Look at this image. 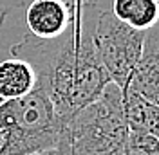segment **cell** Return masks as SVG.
Returning <instances> with one entry per match:
<instances>
[{"label":"cell","mask_w":159,"mask_h":155,"mask_svg":"<svg viewBox=\"0 0 159 155\" xmlns=\"http://www.w3.org/2000/svg\"><path fill=\"white\" fill-rule=\"evenodd\" d=\"M76 9H98L103 0H67Z\"/></svg>","instance_id":"cell-10"},{"label":"cell","mask_w":159,"mask_h":155,"mask_svg":"<svg viewBox=\"0 0 159 155\" xmlns=\"http://www.w3.org/2000/svg\"><path fill=\"white\" fill-rule=\"evenodd\" d=\"M67 126L54 114L47 94L36 87L31 94L0 101V155H33L60 150Z\"/></svg>","instance_id":"cell-2"},{"label":"cell","mask_w":159,"mask_h":155,"mask_svg":"<svg viewBox=\"0 0 159 155\" xmlns=\"http://www.w3.org/2000/svg\"><path fill=\"white\" fill-rule=\"evenodd\" d=\"M60 152L63 155L129 153V125L118 85L110 81L96 101L70 119Z\"/></svg>","instance_id":"cell-3"},{"label":"cell","mask_w":159,"mask_h":155,"mask_svg":"<svg viewBox=\"0 0 159 155\" xmlns=\"http://www.w3.org/2000/svg\"><path fill=\"white\" fill-rule=\"evenodd\" d=\"M98 9H80L78 18L63 36L38 40L25 34L11 45V56L29 61L38 87L47 94L61 125H69L80 110L96 101L110 78L94 47V24Z\"/></svg>","instance_id":"cell-1"},{"label":"cell","mask_w":159,"mask_h":155,"mask_svg":"<svg viewBox=\"0 0 159 155\" xmlns=\"http://www.w3.org/2000/svg\"><path fill=\"white\" fill-rule=\"evenodd\" d=\"M36 87L38 76L29 61L16 56L0 61V101L20 99Z\"/></svg>","instance_id":"cell-7"},{"label":"cell","mask_w":159,"mask_h":155,"mask_svg":"<svg viewBox=\"0 0 159 155\" xmlns=\"http://www.w3.org/2000/svg\"><path fill=\"white\" fill-rule=\"evenodd\" d=\"M99 7H107L119 22L136 31L147 33L159 25V0H105Z\"/></svg>","instance_id":"cell-8"},{"label":"cell","mask_w":159,"mask_h":155,"mask_svg":"<svg viewBox=\"0 0 159 155\" xmlns=\"http://www.w3.org/2000/svg\"><path fill=\"white\" fill-rule=\"evenodd\" d=\"M78 13L80 9L67 0H29L24 13L27 34L38 40H56L72 27Z\"/></svg>","instance_id":"cell-5"},{"label":"cell","mask_w":159,"mask_h":155,"mask_svg":"<svg viewBox=\"0 0 159 155\" xmlns=\"http://www.w3.org/2000/svg\"><path fill=\"white\" fill-rule=\"evenodd\" d=\"M24 2L25 0H0V27L4 25L6 18L9 16L13 11L16 7H20V6H24Z\"/></svg>","instance_id":"cell-9"},{"label":"cell","mask_w":159,"mask_h":155,"mask_svg":"<svg viewBox=\"0 0 159 155\" xmlns=\"http://www.w3.org/2000/svg\"><path fill=\"white\" fill-rule=\"evenodd\" d=\"M92 40L110 81L118 85L121 92H127L143 52L145 33L125 25L107 7H99Z\"/></svg>","instance_id":"cell-4"},{"label":"cell","mask_w":159,"mask_h":155,"mask_svg":"<svg viewBox=\"0 0 159 155\" xmlns=\"http://www.w3.org/2000/svg\"><path fill=\"white\" fill-rule=\"evenodd\" d=\"M33 155H63L60 150L52 148V150H45V152H40V153H33Z\"/></svg>","instance_id":"cell-11"},{"label":"cell","mask_w":159,"mask_h":155,"mask_svg":"<svg viewBox=\"0 0 159 155\" xmlns=\"http://www.w3.org/2000/svg\"><path fill=\"white\" fill-rule=\"evenodd\" d=\"M127 92L159 107V25L145 33L143 52L130 78Z\"/></svg>","instance_id":"cell-6"}]
</instances>
